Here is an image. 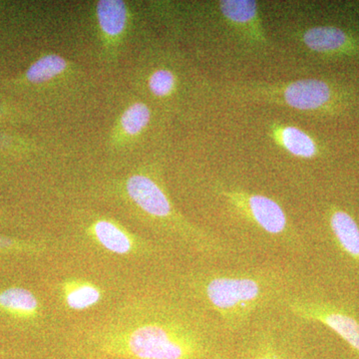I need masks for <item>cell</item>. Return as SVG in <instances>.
Masks as SVG:
<instances>
[{"instance_id": "6da1fadb", "label": "cell", "mask_w": 359, "mask_h": 359, "mask_svg": "<svg viewBox=\"0 0 359 359\" xmlns=\"http://www.w3.org/2000/svg\"><path fill=\"white\" fill-rule=\"evenodd\" d=\"M235 341L181 287L153 290L85 332L79 355L105 359H231Z\"/></svg>"}, {"instance_id": "7a4b0ae2", "label": "cell", "mask_w": 359, "mask_h": 359, "mask_svg": "<svg viewBox=\"0 0 359 359\" xmlns=\"http://www.w3.org/2000/svg\"><path fill=\"white\" fill-rule=\"evenodd\" d=\"M297 276L282 266L203 268L190 271L180 287L209 311L231 337L244 334L256 316L283 306Z\"/></svg>"}, {"instance_id": "3957f363", "label": "cell", "mask_w": 359, "mask_h": 359, "mask_svg": "<svg viewBox=\"0 0 359 359\" xmlns=\"http://www.w3.org/2000/svg\"><path fill=\"white\" fill-rule=\"evenodd\" d=\"M221 195L238 216L283 249L299 254L306 250V244L292 228L285 210L276 201L261 194L224 189V187L221 188Z\"/></svg>"}, {"instance_id": "277c9868", "label": "cell", "mask_w": 359, "mask_h": 359, "mask_svg": "<svg viewBox=\"0 0 359 359\" xmlns=\"http://www.w3.org/2000/svg\"><path fill=\"white\" fill-rule=\"evenodd\" d=\"M283 308L297 320L330 328L359 358V316L351 306L320 294L294 290Z\"/></svg>"}, {"instance_id": "5b68a950", "label": "cell", "mask_w": 359, "mask_h": 359, "mask_svg": "<svg viewBox=\"0 0 359 359\" xmlns=\"http://www.w3.org/2000/svg\"><path fill=\"white\" fill-rule=\"evenodd\" d=\"M231 359H299L290 351L278 325L271 321L250 327L235 344Z\"/></svg>"}, {"instance_id": "8992f818", "label": "cell", "mask_w": 359, "mask_h": 359, "mask_svg": "<svg viewBox=\"0 0 359 359\" xmlns=\"http://www.w3.org/2000/svg\"><path fill=\"white\" fill-rule=\"evenodd\" d=\"M264 91L269 98L302 111H320L330 107L335 97L332 86L318 79L297 80L280 89L273 87Z\"/></svg>"}, {"instance_id": "52a82bcc", "label": "cell", "mask_w": 359, "mask_h": 359, "mask_svg": "<svg viewBox=\"0 0 359 359\" xmlns=\"http://www.w3.org/2000/svg\"><path fill=\"white\" fill-rule=\"evenodd\" d=\"M127 193L146 214L164 223L177 221L173 207L162 188L149 177L136 175L127 182Z\"/></svg>"}, {"instance_id": "ba28073f", "label": "cell", "mask_w": 359, "mask_h": 359, "mask_svg": "<svg viewBox=\"0 0 359 359\" xmlns=\"http://www.w3.org/2000/svg\"><path fill=\"white\" fill-rule=\"evenodd\" d=\"M91 236L97 247L117 256L151 255L156 250L154 245L135 240L124 229L107 219L95 222L92 226Z\"/></svg>"}, {"instance_id": "9c48e42d", "label": "cell", "mask_w": 359, "mask_h": 359, "mask_svg": "<svg viewBox=\"0 0 359 359\" xmlns=\"http://www.w3.org/2000/svg\"><path fill=\"white\" fill-rule=\"evenodd\" d=\"M328 229L337 249L359 266V224L349 212L332 208L327 214Z\"/></svg>"}, {"instance_id": "30bf717a", "label": "cell", "mask_w": 359, "mask_h": 359, "mask_svg": "<svg viewBox=\"0 0 359 359\" xmlns=\"http://www.w3.org/2000/svg\"><path fill=\"white\" fill-rule=\"evenodd\" d=\"M61 299L72 311H86L102 299V290L95 283L82 278H69L61 285Z\"/></svg>"}, {"instance_id": "8fae6325", "label": "cell", "mask_w": 359, "mask_h": 359, "mask_svg": "<svg viewBox=\"0 0 359 359\" xmlns=\"http://www.w3.org/2000/svg\"><path fill=\"white\" fill-rule=\"evenodd\" d=\"M302 40L311 50L320 53L348 50L351 45V39L347 33L332 26L309 28L304 33Z\"/></svg>"}, {"instance_id": "7c38bea8", "label": "cell", "mask_w": 359, "mask_h": 359, "mask_svg": "<svg viewBox=\"0 0 359 359\" xmlns=\"http://www.w3.org/2000/svg\"><path fill=\"white\" fill-rule=\"evenodd\" d=\"M0 309L20 318H32L39 313L36 295L23 287H9L0 292Z\"/></svg>"}, {"instance_id": "4fadbf2b", "label": "cell", "mask_w": 359, "mask_h": 359, "mask_svg": "<svg viewBox=\"0 0 359 359\" xmlns=\"http://www.w3.org/2000/svg\"><path fill=\"white\" fill-rule=\"evenodd\" d=\"M99 23L107 34H120L127 20V9L124 2L118 0H102L97 6Z\"/></svg>"}, {"instance_id": "5bb4252c", "label": "cell", "mask_w": 359, "mask_h": 359, "mask_svg": "<svg viewBox=\"0 0 359 359\" xmlns=\"http://www.w3.org/2000/svg\"><path fill=\"white\" fill-rule=\"evenodd\" d=\"M278 138L290 154L301 158H313L318 154V146L313 139L295 127H283L278 130Z\"/></svg>"}, {"instance_id": "9a60e30c", "label": "cell", "mask_w": 359, "mask_h": 359, "mask_svg": "<svg viewBox=\"0 0 359 359\" xmlns=\"http://www.w3.org/2000/svg\"><path fill=\"white\" fill-rule=\"evenodd\" d=\"M65 59L58 55H48L39 59L27 71V78L33 83H41L56 75L60 74L65 69Z\"/></svg>"}, {"instance_id": "2e32d148", "label": "cell", "mask_w": 359, "mask_h": 359, "mask_svg": "<svg viewBox=\"0 0 359 359\" xmlns=\"http://www.w3.org/2000/svg\"><path fill=\"white\" fill-rule=\"evenodd\" d=\"M221 11L224 18L233 22L245 23L250 22L257 18V2L249 0H229L221 2Z\"/></svg>"}, {"instance_id": "e0dca14e", "label": "cell", "mask_w": 359, "mask_h": 359, "mask_svg": "<svg viewBox=\"0 0 359 359\" xmlns=\"http://www.w3.org/2000/svg\"><path fill=\"white\" fill-rule=\"evenodd\" d=\"M150 120V111L144 104L137 103L125 111L122 116V126L130 135L139 133Z\"/></svg>"}, {"instance_id": "ac0fdd59", "label": "cell", "mask_w": 359, "mask_h": 359, "mask_svg": "<svg viewBox=\"0 0 359 359\" xmlns=\"http://www.w3.org/2000/svg\"><path fill=\"white\" fill-rule=\"evenodd\" d=\"M175 78L170 71H156L150 78V88L158 96H165L174 88Z\"/></svg>"}, {"instance_id": "d6986e66", "label": "cell", "mask_w": 359, "mask_h": 359, "mask_svg": "<svg viewBox=\"0 0 359 359\" xmlns=\"http://www.w3.org/2000/svg\"><path fill=\"white\" fill-rule=\"evenodd\" d=\"M14 247V243L9 238L0 237V250L11 249Z\"/></svg>"}, {"instance_id": "ffe728a7", "label": "cell", "mask_w": 359, "mask_h": 359, "mask_svg": "<svg viewBox=\"0 0 359 359\" xmlns=\"http://www.w3.org/2000/svg\"><path fill=\"white\" fill-rule=\"evenodd\" d=\"M77 359H105V358H95V356H89V355H79V358H77Z\"/></svg>"}]
</instances>
